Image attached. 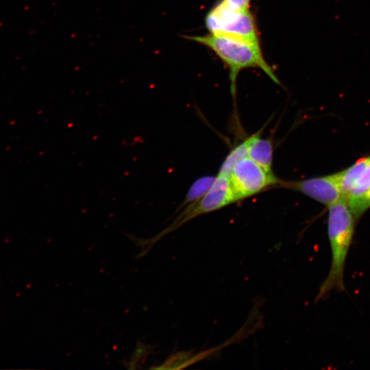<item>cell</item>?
I'll return each instance as SVG.
<instances>
[{"label": "cell", "instance_id": "1", "mask_svg": "<svg viewBox=\"0 0 370 370\" xmlns=\"http://www.w3.org/2000/svg\"><path fill=\"white\" fill-rule=\"evenodd\" d=\"M328 208L331 264L328 274L320 286L316 301L324 298L332 291H342L345 289V265L354 234L356 219L347 199L341 197Z\"/></svg>", "mask_w": 370, "mask_h": 370}, {"label": "cell", "instance_id": "2", "mask_svg": "<svg viewBox=\"0 0 370 370\" xmlns=\"http://www.w3.org/2000/svg\"><path fill=\"white\" fill-rule=\"evenodd\" d=\"M210 49L225 63L230 71V91L236 97V81L243 69L259 68L275 83L280 84L271 67L262 56L260 44L251 43L225 36L210 33L204 36H183Z\"/></svg>", "mask_w": 370, "mask_h": 370}, {"label": "cell", "instance_id": "3", "mask_svg": "<svg viewBox=\"0 0 370 370\" xmlns=\"http://www.w3.org/2000/svg\"><path fill=\"white\" fill-rule=\"evenodd\" d=\"M234 202H236V199L228 176L218 173L212 186L204 196L184 206L182 208L183 210L168 227L153 238L148 239L145 242V243L143 245H149L146 251L163 236L179 228L193 219L220 210Z\"/></svg>", "mask_w": 370, "mask_h": 370}, {"label": "cell", "instance_id": "4", "mask_svg": "<svg viewBox=\"0 0 370 370\" xmlns=\"http://www.w3.org/2000/svg\"><path fill=\"white\" fill-rule=\"evenodd\" d=\"M206 26L211 34L260 44L255 19L251 12L235 10L223 0L208 13Z\"/></svg>", "mask_w": 370, "mask_h": 370}, {"label": "cell", "instance_id": "5", "mask_svg": "<svg viewBox=\"0 0 370 370\" xmlns=\"http://www.w3.org/2000/svg\"><path fill=\"white\" fill-rule=\"evenodd\" d=\"M228 177L236 201L276 186L280 180L247 156L236 162Z\"/></svg>", "mask_w": 370, "mask_h": 370}, {"label": "cell", "instance_id": "6", "mask_svg": "<svg viewBox=\"0 0 370 370\" xmlns=\"http://www.w3.org/2000/svg\"><path fill=\"white\" fill-rule=\"evenodd\" d=\"M276 186L301 193L329 207L343 197L337 173L300 180H282Z\"/></svg>", "mask_w": 370, "mask_h": 370}, {"label": "cell", "instance_id": "7", "mask_svg": "<svg viewBox=\"0 0 370 370\" xmlns=\"http://www.w3.org/2000/svg\"><path fill=\"white\" fill-rule=\"evenodd\" d=\"M247 156L269 171H272L273 143L270 138L261 137V131L247 139Z\"/></svg>", "mask_w": 370, "mask_h": 370}, {"label": "cell", "instance_id": "8", "mask_svg": "<svg viewBox=\"0 0 370 370\" xmlns=\"http://www.w3.org/2000/svg\"><path fill=\"white\" fill-rule=\"evenodd\" d=\"M216 176L206 175L197 178L190 186L185 198L175 211L177 213L188 204L199 199L211 188Z\"/></svg>", "mask_w": 370, "mask_h": 370}, {"label": "cell", "instance_id": "9", "mask_svg": "<svg viewBox=\"0 0 370 370\" xmlns=\"http://www.w3.org/2000/svg\"><path fill=\"white\" fill-rule=\"evenodd\" d=\"M370 157V156H369ZM370 192V162L369 164L356 183L352 190L350 191L347 198V204L349 208H352L360 200H362Z\"/></svg>", "mask_w": 370, "mask_h": 370}, {"label": "cell", "instance_id": "10", "mask_svg": "<svg viewBox=\"0 0 370 370\" xmlns=\"http://www.w3.org/2000/svg\"><path fill=\"white\" fill-rule=\"evenodd\" d=\"M193 354L190 352H180L171 355L156 369H181L193 364Z\"/></svg>", "mask_w": 370, "mask_h": 370}, {"label": "cell", "instance_id": "11", "mask_svg": "<svg viewBox=\"0 0 370 370\" xmlns=\"http://www.w3.org/2000/svg\"><path fill=\"white\" fill-rule=\"evenodd\" d=\"M247 156V143L245 139L243 142L235 146L227 154L219 169V173L228 176L234 164L243 157Z\"/></svg>", "mask_w": 370, "mask_h": 370}, {"label": "cell", "instance_id": "12", "mask_svg": "<svg viewBox=\"0 0 370 370\" xmlns=\"http://www.w3.org/2000/svg\"><path fill=\"white\" fill-rule=\"evenodd\" d=\"M153 349V347L151 345H146L140 341L138 342L129 362L128 368L136 369L139 365H143Z\"/></svg>", "mask_w": 370, "mask_h": 370}, {"label": "cell", "instance_id": "13", "mask_svg": "<svg viewBox=\"0 0 370 370\" xmlns=\"http://www.w3.org/2000/svg\"><path fill=\"white\" fill-rule=\"evenodd\" d=\"M370 208V192L362 200L350 208L356 221Z\"/></svg>", "mask_w": 370, "mask_h": 370}, {"label": "cell", "instance_id": "14", "mask_svg": "<svg viewBox=\"0 0 370 370\" xmlns=\"http://www.w3.org/2000/svg\"><path fill=\"white\" fill-rule=\"evenodd\" d=\"M231 8L241 11L247 12L249 10L250 0H223Z\"/></svg>", "mask_w": 370, "mask_h": 370}]
</instances>
